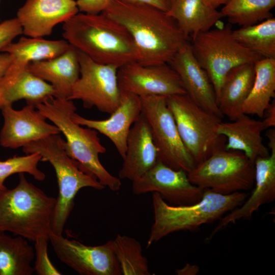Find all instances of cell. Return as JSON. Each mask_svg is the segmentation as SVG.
Instances as JSON below:
<instances>
[{
    "instance_id": "cell-26",
    "label": "cell",
    "mask_w": 275,
    "mask_h": 275,
    "mask_svg": "<svg viewBox=\"0 0 275 275\" xmlns=\"http://www.w3.org/2000/svg\"><path fill=\"white\" fill-rule=\"evenodd\" d=\"M167 13L189 37L211 29L224 17L221 11L208 6L204 0H170Z\"/></svg>"
},
{
    "instance_id": "cell-5",
    "label": "cell",
    "mask_w": 275,
    "mask_h": 275,
    "mask_svg": "<svg viewBox=\"0 0 275 275\" xmlns=\"http://www.w3.org/2000/svg\"><path fill=\"white\" fill-rule=\"evenodd\" d=\"M247 197L244 191L222 195L205 189L202 199L197 203L174 206L167 203L158 193H152L154 223L147 247L173 232L194 231L203 224L220 219L225 214L240 206Z\"/></svg>"
},
{
    "instance_id": "cell-25",
    "label": "cell",
    "mask_w": 275,
    "mask_h": 275,
    "mask_svg": "<svg viewBox=\"0 0 275 275\" xmlns=\"http://www.w3.org/2000/svg\"><path fill=\"white\" fill-rule=\"evenodd\" d=\"M69 46L65 40L21 37L17 42L10 43L1 52H7L10 56V64L7 70L16 72L26 68L32 62L55 58L65 52Z\"/></svg>"
},
{
    "instance_id": "cell-17",
    "label": "cell",
    "mask_w": 275,
    "mask_h": 275,
    "mask_svg": "<svg viewBox=\"0 0 275 275\" xmlns=\"http://www.w3.org/2000/svg\"><path fill=\"white\" fill-rule=\"evenodd\" d=\"M79 12L74 0H26L17 11L16 18L22 34L31 38L50 35L53 28Z\"/></svg>"
},
{
    "instance_id": "cell-35",
    "label": "cell",
    "mask_w": 275,
    "mask_h": 275,
    "mask_svg": "<svg viewBox=\"0 0 275 275\" xmlns=\"http://www.w3.org/2000/svg\"><path fill=\"white\" fill-rule=\"evenodd\" d=\"M112 0H77L79 11L82 13L97 14L102 13Z\"/></svg>"
},
{
    "instance_id": "cell-23",
    "label": "cell",
    "mask_w": 275,
    "mask_h": 275,
    "mask_svg": "<svg viewBox=\"0 0 275 275\" xmlns=\"http://www.w3.org/2000/svg\"><path fill=\"white\" fill-rule=\"evenodd\" d=\"M56 97L52 86L30 72L27 67L16 72L7 70L0 79V109L24 99L35 106L46 98Z\"/></svg>"
},
{
    "instance_id": "cell-33",
    "label": "cell",
    "mask_w": 275,
    "mask_h": 275,
    "mask_svg": "<svg viewBox=\"0 0 275 275\" xmlns=\"http://www.w3.org/2000/svg\"><path fill=\"white\" fill-rule=\"evenodd\" d=\"M49 237L41 236L35 242L34 272L38 275H60L62 273L53 265L48 254V241Z\"/></svg>"
},
{
    "instance_id": "cell-6",
    "label": "cell",
    "mask_w": 275,
    "mask_h": 275,
    "mask_svg": "<svg viewBox=\"0 0 275 275\" xmlns=\"http://www.w3.org/2000/svg\"><path fill=\"white\" fill-rule=\"evenodd\" d=\"M22 151L26 154L39 153L41 156V161L49 162L54 170L59 194L51 231L55 234L63 235L78 191L85 187L101 190L105 187L93 174L68 154L65 147V140L60 134L30 143L22 147Z\"/></svg>"
},
{
    "instance_id": "cell-3",
    "label": "cell",
    "mask_w": 275,
    "mask_h": 275,
    "mask_svg": "<svg viewBox=\"0 0 275 275\" xmlns=\"http://www.w3.org/2000/svg\"><path fill=\"white\" fill-rule=\"evenodd\" d=\"M12 189L0 191V231L29 241L49 235L57 198L29 182L23 173Z\"/></svg>"
},
{
    "instance_id": "cell-20",
    "label": "cell",
    "mask_w": 275,
    "mask_h": 275,
    "mask_svg": "<svg viewBox=\"0 0 275 275\" xmlns=\"http://www.w3.org/2000/svg\"><path fill=\"white\" fill-rule=\"evenodd\" d=\"M123 160L119 178L132 181L143 176L158 161L150 127L142 113L129 131Z\"/></svg>"
},
{
    "instance_id": "cell-12",
    "label": "cell",
    "mask_w": 275,
    "mask_h": 275,
    "mask_svg": "<svg viewBox=\"0 0 275 275\" xmlns=\"http://www.w3.org/2000/svg\"><path fill=\"white\" fill-rule=\"evenodd\" d=\"M49 240L57 258L80 274H122L113 240L102 245H87L51 232Z\"/></svg>"
},
{
    "instance_id": "cell-15",
    "label": "cell",
    "mask_w": 275,
    "mask_h": 275,
    "mask_svg": "<svg viewBox=\"0 0 275 275\" xmlns=\"http://www.w3.org/2000/svg\"><path fill=\"white\" fill-rule=\"evenodd\" d=\"M269 154L259 157L254 161V188L248 199L238 207L229 212L219 219L207 240H210L219 231L232 223L251 217L262 205L275 199V131L266 132Z\"/></svg>"
},
{
    "instance_id": "cell-7",
    "label": "cell",
    "mask_w": 275,
    "mask_h": 275,
    "mask_svg": "<svg viewBox=\"0 0 275 275\" xmlns=\"http://www.w3.org/2000/svg\"><path fill=\"white\" fill-rule=\"evenodd\" d=\"M166 102L196 166L215 152L225 149L226 139L217 132L221 118L201 107L186 94L166 97Z\"/></svg>"
},
{
    "instance_id": "cell-18",
    "label": "cell",
    "mask_w": 275,
    "mask_h": 275,
    "mask_svg": "<svg viewBox=\"0 0 275 275\" xmlns=\"http://www.w3.org/2000/svg\"><path fill=\"white\" fill-rule=\"evenodd\" d=\"M142 114L140 97L121 91L120 102L117 108L105 120H95L85 118L75 112L72 120L80 126H86L104 135L114 144L123 159L127 149V141L131 125Z\"/></svg>"
},
{
    "instance_id": "cell-10",
    "label": "cell",
    "mask_w": 275,
    "mask_h": 275,
    "mask_svg": "<svg viewBox=\"0 0 275 275\" xmlns=\"http://www.w3.org/2000/svg\"><path fill=\"white\" fill-rule=\"evenodd\" d=\"M140 98L142 113L149 124L158 161L174 170L191 172L196 165L181 140L166 97L148 95Z\"/></svg>"
},
{
    "instance_id": "cell-11",
    "label": "cell",
    "mask_w": 275,
    "mask_h": 275,
    "mask_svg": "<svg viewBox=\"0 0 275 275\" xmlns=\"http://www.w3.org/2000/svg\"><path fill=\"white\" fill-rule=\"evenodd\" d=\"M78 52L80 75L68 99L80 100L86 108L95 107L100 112L112 114L120 102L118 68L96 62L85 54Z\"/></svg>"
},
{
    "instance_id": "cell-30",
    "label": "cell",
    "mask_w": 275,
    "mask_h": 275,
    "mask_svg": "<svg viewBox=\"0 0 275 275\" xmlns=\"http://www.w3.org/2000/svg\"><path fill=\"white\" fill-rule=\"evenodd\" d=\"M275 0H231L221 12L230 24L249 26L272 17Z\"/></svg>"
},
{
    "instance_id": "cell-24",
    "label": "cell",
    "mask_w": 275,
    "mask_h": 275,
    "mask_svg": "<svg viewBox=\"0 0 275 275\" xmlns=\"http://www.w3.org/2000/svg\"><path fill=\"white\" fill-rule=\"evenodd\" d=\"M255 75L253 64L238 65L228 72L216 100L223 116L233 121L243 114L242 107L252 88Z\"/></svg>"
},
{
    "instance_id": "cell-27",
    "label": "cell",
    "mask_w": 275,
    "mask_h": 275,
    "mask_svg": "<svg viewBox=\"0 0 275 275\" xmlns=\"http://www.w3.org/2000/svg\"><path fill=\"white\" fill-rule=\"evenodd\" d=\"M255 78L242 111L248 115L263 118L275 96V59L262 58L254 64Z\"/></svg>"
},
{
    "instance_id": "cell-8",
    "label": "cell",
    "mask_w": 275,
    "mask_h": 275,
    "mask_svg": "<svg viewBox=\"0 0 275 275\" xmlns=\"http://www.w3.org/2000/svg\"><path fill=\"white\" fill-rule=\"evenodd\" d=\"M232 31L229 23L223 28L197 34L190 43L195 58L212 82L216 100L223 81L231 69L244 64H254L263 58L238 42Z\"/></svg>"
},
{
    "instance_id": "cell-38",
    "label": "cell",
    "mask_w": 275,
    "mask_h": 275,
    "mask_svg": "<svg viewBox=\"0 0 275 275\" xmlns=\"http://www.w3.org/2000/svg\"><path fill=\"white\" fill-rule=\"evenodd\" d=\"M10 64V58L7 52L0 53V79L3 77Z\"/></svg>"
},
{
    "instance_id": "cell-19",
    "label": "cell",
    "mask_w": 275,
    "mask_h": 275,
    "mask_svg": "<svg viewBox=\"0 0 275 275\" xmlns=\"http://www.w3.org/2000/svg\"><path fill=\"white\" fill-rule=\"evenodd\" d=\"M168 64L178 74L186 94L201 107L222 118L213 86L207 72L195 58L189 42Z\"/></svg>"
},
{
    "instance_id": "cell-2",
    "label": "cell",
    "mask_w": 275,
    "mask_h": 275,
    "mask_svg": "<svg viewBox=\"0 0 275 275\" xmlns=\"http://www.w3.org/2000/svg\"><path fill=\"white\" fill-rule=\"evenodd\" d=\"M64 40L98 63L118 68L138 62L136 46L127 29L101 13H79L63 23Z\"/></svg>"
},
{
    "instance_id": "cell-31",
    "label": "cell",
    "mask_w": 275,
    "mask_h": 275,
    "mask_svg": "<svg viewBox=\"0 0 275 275\" xmlns=\"http://www.w3.org/2000/svg\"><path fill=\"white\" fill-rule=\"evenodd\" d=\"M113 250L122 274L150 275L148 261L140 242L134 238L118 234L113 240Z\"/></svg>"
},
{
    "instance_id": "cell-29",
    "label": "cell",
    "mask_w": 275,
    "mask_h": 275,
    "mask_svg": "<svg viewBox=\"0 0 275 275\" xmlns=\"http://www.w3.org/2000/svg\"><path fill=\"white\" fill-rule=\"evenodd\" d=\"M232 34L238 42L262 58L275 59L274 18L241 26Z\"/></svg>"
},
{
    "instance_id": "cell-9",
    "label": "cell",
    "mask_w": 275,
    "mask_h": 275,
    "mask_svg": "<svg viewBox=\"0 0 275 275\" xmlns=\"http://www.w3.org/2000/svg\"><path fill=\"white\" fill-rule=\"evenodd\" d=\"M190 182L222 195L251 189L255 183V164L243 152L219 150L187 173Z\"/></svg>"
},
{
    "instance_id": "cell-28",
    "label": "cell",
    "mask_w": 275,
    "mask_h": 275,
    "mask_svg": "<svg viewBox=\"0 0 275 275\" xmlns=\"http://www.w3.org/2000/svg\"><path fill=\"white\" fill-rule=\"evenodd\" d=\"M27 239L0 231V275H32L34 249Z\"/></svg>"
},
{
    "instance_id": "cell-14",
    "label": "cell",
    "mask_w": 275,
    "mask_h": 275,
    "mask_svg": "<svg viewBox=\"0 0 275 275\" xmlns=\"http://www.w3.org/2000/svg\"><path fill=\"white\" fill-rule=\"evenodd\" d=\"M132 182L134 194L157 193L168 204L174 206L197 203L204 193V189L190 182L186 172L173 169L159 161L143 176Z\"/></svg>"
},
{
    "instance_id": "cell-32",
    "label": "cell",
    "mask_w": 275,
    "mask_h": 275,
    "mask_svg": "<svg viewBox=\"0 0 275 275\" xmlns=\"http://www.w3.org/2000/svg\"><path fill=\"white\" fill-rule=\"evenodd\" d=\"M41 159V155L35 152L23 156L15 155L5 160H0V191L7 188L4 185L5 180L14 174L26 173L37 180H44L45 175L37 167Z\"/></svg>"
},
{
    "instance_id": "cell-37",
    "label": "cell",
    "mask_w": 275,
    "mask_h": 275,
    "mask_svg": "<svg viewBox=\"0 0 275 275\" xmlns=\"http://www.w3.org/2000/svg\"><path fill=\"white\" fill-rule=\"evenodd\" d=\"M262 121L266 128L274 127L275 126V101L271 100L269 106L265 109Z\"/></svg>"
},
{
    "instance_id": "cell-13",
    "label": "cell",
    "mask_w": 275,
    "mask_h": 275,
    "mask_svg": "<svg viewBox=\"0 0 275 275\" xmlns=\"http://www.w3.org/2000/svg\"><path fill=\"white\" fill-rule=\"evenodd\" d=\"M117 78L121 91L139 97L186 94L178 74L167 63H130L118 68Z\"/></svg>"
},
{
    "instance_id": "cell-21",
    "label": "cell",
    "mask_w": 275,
    "mask_h": 275,
    "mask_svg": "<svg viewBox=\"0 0 275 275\" xmlns=\"http://www.w3.org/2000/svg\"><path fill=\"white\" fill-rule=\"evenodd\" d=\"M27 69L53 87L56 97L68 99L80 75L78 50L70 45L60 55L50 59L30 63Z\"/></svg>"
},
{
    "instance_id": "cell-41",
    "label": "cell",
    "mask_w": 275,
    "mask_h": 275,
    "mask_svg": "<svg viewBox=\"0 0 275 275\" xmlns=\"http://www.w3.org/2000/svg\"><path fill=\"white\" fill-rule=\"evenodd\" d=\"M0 2H1V0H0ZM1 21V20H0Z\"/></svg>"
},
{
    "instance_id": "cell-39",
    "label": "cell",
    "mask_w": 275,
    "mask_h": 275,
    "mask_svg": "<svg viewBox=\"0 0 275 275\" xmlns=\"http://www.w3.org/2000/svg\"><path fill=\"white\" fill-rule=\"evenodd\" d=\"M199 271V268L196 265L186 264L181 269H176L175 272L178 275H195Z\"/></svg>"
},
{
    "instance_id": "cell-34",
    "label": "cell",
    "mask_w": 275,
    "mask_h": 275,
    "mask_svg": "<svg viewBox=\"0 0 275 275\" xmlns=\"http://www.w3.org/2000/svg\"><path fill=\"white\" fill-rule=\"evenodd\" d=\"M21 34H22V27L16 17L1 22L0 52Z\"/></svg>"
},
{
    "instance_id": "cell-40",
    "label": "cell",
    "mask_w": 275,
    "mask_h": 275,
    "mask_svg": "<svg viewBox=\"0 0 275 275\" xmlns=\"http://www.w3.org/2000/svg\"><path fill=\"white\" fill-rule=\"evenodd\" d=\"M231 0H204L205 3L208 6L214 9H217L221 6H225Z\"/></svg>"
},
{
    "instance_id": "cell-16",
    "label": "cell",
    "mask_w": 275,
    "mask_h": 275,
    "mask_svg": "<svg viewBox=\"0 0 275 275\" xmlns=\"http://www.w3.org/2000/svg\"><path fill=\"white\" fill-rule=\"evenodd\" d=\"M4 125L0 133V144L5 148L17 149L46 136L60 134L59 129L46 121L36 107L27 104L15 110L12 106L1 109Z\"/></svg>"
},
{
    "instance_id": "cell-4",
    "label": "cell",
    "mask_w": 275,
    "mask_h": 275,
    "mask_svg": "<svg viewBox=\"0 0 275 275\" xmlns=\"http://www.w3.org/2000/svg\"><path fill=\"white\" fill-rule=\"evenodd\" d=\"M35 106L63 133L66 139L65 147L71 157L93 174L105 187L113 191L121 188V179L111 174L99 159V154L106 149L101 143L98 132L84 128L72 120L71 115L76 109L73 100L50 96Z\"/></svg>"
},
{
    "instance_id": "cell-22",
    "label": "cell",
    "mask_w": 275,
    "mask_h": 275,
    "mask_svg": "<svg viewBox=\"0 0 275 275\" xmlns=\"http://www.w3.org/2000/svg\"><path fill=\"white\" fill-rule=\"evenodd\" d=\"M266 129L262 121L243 114L235 120L221 121L217 132L226 139V150L241 151L254 162L258 157L269 154V150L264 144L261 136Z\"/></svg>"
},
{
    "instance_id": "cell-36",
    "label": "cell",
    "mask_w": 275,
    "mask_h": 275,
    "mask_svg": "<svg viewBox=\"0 0 275 275\" xmlns=\"http://www.w3.org/2000/svg\"><path fill=\"white\" fill-rule=\"evenodd\" d=\"M119 1L132 4L151 6L163 11L167 12L170 7V0H118Z\"/></svg>"
},
{
    "instance_id": "cell-1",
    "label": "cell",
    "mask_w": 275,
    "mask_h": 275,
    "mask_svg": "<svg viewBox=\"0 0 275 275\" xmlns=\"http://www.w3.org/2000/svg\"><path fill=\"white\" fill-rule=\"evenodd\" d=\"M102 13L127 29L143 65L168 64L189 42L172 17L151 6L112 0Z\"/></svg>"
}]
</instances>
